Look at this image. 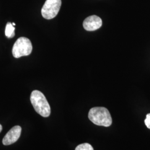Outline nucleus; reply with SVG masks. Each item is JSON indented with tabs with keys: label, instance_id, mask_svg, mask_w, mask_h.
<instances>
[{
	"label": "nucleus",
	"instance_id": "7ed1b4c3",
	"mask_svg": "<svg viewBox=\"0 0 150 150\" xmlns=\"http://www.w3.org/2000/svg\"><path fill=\"white\" fill-rule=\"evenodd\" d=\"M32 51V43L28 38L21 37L18 38L14 43L12 52L13 56L20 58L22 56H26L31 54Z\"/></svg>",
	"mask_w": 150,
	"mask_h": 150
},
{
	"label": "nucleus",
	"instance_id": "0eeeda50",
	"mask_svg": "<svg viewBox=\"0 0 150 150\" xmlns=\"http://www.w3.org/2000/svg\"><path fill=\"white\" fill-rule=\"evenodd\" d=\"M15 28L13 26L12 23L8 22L6 25L5 29V35L7 38H12L15 36Z\"/></svg>",
	"mask_w": 150,
	"mask_h": 150
},
{
	"label": "nucleus",
	"instance_id": "9b49d317",
	"mask_svg": "<svg viewBox=\"0 0 150 150\" xmlns=\"http://www.w3.org/2000/svg\"><path fill=\"white\" fill-rule=\"evenodd\" d=\"M12 25H13V26H15V23H12Z\"/></svg>",
	"mask_w": 150,
	"mask_h": 150
},
{
	"label": "nucleus",
	"instance_id": "f257e3e1",
	"mask_svg": "<svg viewBox=\"0 0 150 150\" xmlns=\"http://www.w3.org/2000/svg\"><path fill=\"white\" fill-rule=\"evenodd\" d=\"M88 118L92 123L98 126L109 127L112 123L110 113L105 107L92 108L88 112Z\"/></svg>",
	"mask_w": 150,
	"mask_h": 150
},
{
	"label": "nucleus",
	"instance_id": "1a4fd4ad",
	"mask_svg": "<svg viewBox=\"0 0 150 150\" xmlns=\"http://www.w3.org/2000/svg\"><path fill=\"white\" fill-rule=\"evenodd\" d=\"M145 123L147 127L150 129V113L146 115V118L145 120Z\"/></svg>",
	"mask_w": 150,
	"mask_h": 150
},
{
	"label": "nucleus",
	"instance_id": "9d476101",
	"mask_svg": "<svg viewBox=\"0 0 150 150\" xmlns=\"http://www.w3.org/2000/svg\"><path fill=\"white\" fill-rule=\"evenodd\" d=\"M2 126L1 125H0V132L2 131Z\"/></svg>",
	"mask_w": 150,
	"mask_h": 150
},
{
	"label": "nucleus",
	"instance_id": "423d86ee",
	"mask_svg": "<svg viewBox=\"0 0 150 150\" xmlns=\"http://www.w3.org/2000/svg\"><path fill=\"white\" fill-rule=\"evenodd\" d=\"M101 18L96 15H92L87 17L83 22V28L88 31L97 30L102 26Z\"/></svg>",
	"mask_w": 150,
	"mask_h": 150
},
{
	"label": "nucleus",
	"instance_id": "39448f33",
	"mask_svg": "<svg viewBox=\"0 0 150 150\" xmlns=\"http://www.w3.org/2000/svg\"><path fill=\"white\" fill-rule=\"evenodd\" d=\"M22 129L20 126H15L6 134L2 139V144L5 146L14 144L20 138Z\"/></svg>",
	"mask_w": 150,
	"mask_h": 150
},
{
	"label": "nucleus",
	"instance_id": "20e7f679",
	"mask_svg": "<svg viewBox=\"0 0 150 150\" xmlns=\"http://www.w3.org/2000/svg\"><path fill=\"white\" fill-rule=\"evenodd\" d=\"M61 0H46L41 10L43 18L51 20L57 15L61 6Z\"/></svg>",
	"mask_w": 150,
	"mask_h": 150
},
{
	"label": "nucleus",
	"instance_id": "6e6552de",
	"mask_svg": "<svg viewBox=\"0 0 150 150\" xmlns=\"http://www.w3.org/2000/svg\"><path fill=\"white\" fill-rule=\"evenodd\" d=\"M75 150H94L93 147L88 143H84L78 145Z\"/></svg>",
	"mask_w": 150,
	"mask_h": 150
},
{
	"label": "nucleus",
	"instance_id": "f03ea898",
	"mask_svg": "<svg viewBox=\"0 0 150 150\" xmlns=\"http://www.w3.org/2000/svg\"><path fill=\"white\" fill-rule=\"evenodd\" d=\"M32 106L36 112L43 117H47L51 114V108L45 95L41 91L34 90L30 96Z\"/></svg>",
	"mask_w": 150,
	"mask_h": 150
}]
</instances>
